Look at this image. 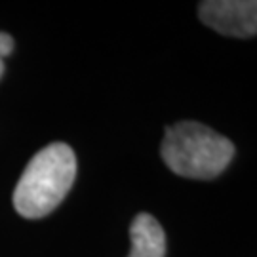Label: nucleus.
<instances>
[{
  "instance_id": "6",
  "label": "nucleus",
  "mask_w": 257,
  "mask_h": 257,
  "mask_svg": "<svg viewBox=\"0 0 257 257\" xmlns=\"http://www.w3.org/2000/svg\"><path fill=\"white\" fill-rule=\"evenodd\" d=\"M2 74H4V59L0 57V78H2Z\"/></svg>"
},
{
  "instance_id": "2",
  "label": "nucleus",
  "mask_w": 257,
  "mask_h": 257,
  "mask_svg": "<svg viewBox=\"0 0 257 257\" xmlns=\"http://www.w3.org/2000/svg\"><path fill=\"white\" fill-rule=\"evenodd\" d=\"M160 155L166 166L181 177L213 179L230 164L234 145L200 122H179L166 130Z\"/></svg>"
},
{
  "instance_id": "5",
  "label": "nucleus",
  "mask_w": 257,
  "mask_h": 257,
  "mask_svg": "<svg viewBox=\"0 0 257 257\" xmlns=\"http://www.w3.org/2000/svg\"><path fill=\"white\" fill-rule=\"evenodd\" d=\"M12 50H14V38L8 33H0V57L4 59L6 55L12 54Z\"/></svg>"
},
{
  "instance_id": "4",
  "label": "nucleus",
  "mask_w": 257,
  "mask_h": 257,
  "mask_svg": "<svg viewBox=\"0 0 257 257\" xmlns=\"http://www.w3.org/2000/svg\"><path fill=\"white\" fill-rule=\"evenodd\" d=\"M132 251L128 257H164L166 255V234L160 223L149 215L139 213L130 227Z\"/></svg>"
},
{
  "instance_id": "1",
  "label": "nucleus",
  "mask_w": 257,
  "mask_h": 257,
  "mask_svg": "<svg viewBox=\"0 0 257 257\" xmlns=\"http://www.w3.org/2000/svg\"><path fill=\"white\" fill-rule=\"evenodd\" d=\"M76 177V156L65 143H52L31 158L14 191V206L27 219L54 211Z\"/></svg>"
},
{
  "instance_id": "3",
  "label": "nucleus",
  "mask_w": 257,
  "mask_h": 257,
  "mask_svg": "<svg viewBox=\"0 0 257 257\" xmlns=\"http://www.w3.org/2000/svg\"><path fill=\"white\" fill-rule=\"evenodd\" d=\"M198 16L204 25L225 37L257 35V0H206L198 6Z\"/></svg>"
}]
</instances>
